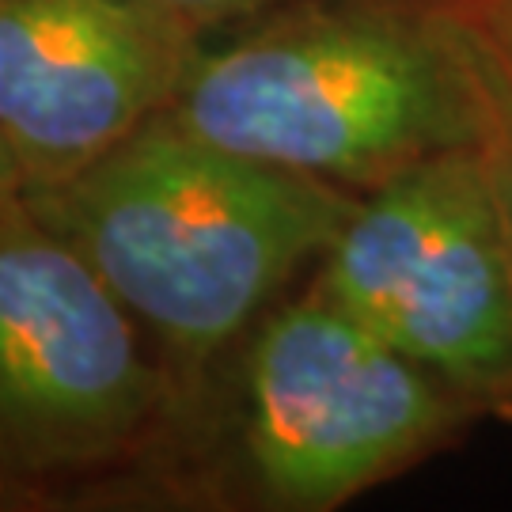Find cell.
<instances>
[{
  "mask_svg": "<svg viewBox=\"0 0 512 512\" xmlns=\"http://www.w3.org/2000/svg\"><path fill=\"white\" fill-rule=\"evenodd\" d=\"M23 198L88 258L198 406L209 368L323 262L361 194L213 145L164 110Z\"/></svg>",
  "mask_w": 512,
  "mask_h": 512,
  "instance_id": "obj_1",
  "label": "cell"
},
{
  "mask_svg": "<svg viewBox=\"0 0 512 512\" xmlns=\"http://www.w3.org/2000/svg\"><path fill=\"white\" fill-rule=\"evenodd\" d=\"M190 133L353 194L475 148L490 84L452 0H293L202 54L171 103Z\"/></svg>",
  "mask_w": 512,
  "mask_h": 512,
  "instance_id": "obj_2",
  "label": "cell"
},
{
  "mask_svg": "<svg viewBox=\"0 0 512 512\" xmlns=\"http://www.w3.org/2000/svg\"><path fill=\"white\" fill-rule=\"evenodd\" d=\"M315 281L478 418L512 425V228L482 145L361 194Z\"/></svg>",
  "mask_w": 512,
  "mask_h": 512,
  "instance_id": "obj_5",
  "label": "cell"
},
{
  "mask_svg": "<svg viewBox=\"0 0 512 512\" xmlns=\"http://www.w3.org/2000/svg\"><path fill=\"white\" fill-rule=\"evenodd\" d=\"M19 198H23V171H19L12 148L4 145V137H0V209H8Z\"/></svg>",
  "mask_w": 512,
  "mask_h": 512,
  "instance_id": "obj_10",
  "label": "cell"
},
{
  "mask_svg": "<svg viewBox=\"0 0 512 512\" xmlns=\"http://www.w3.org/2000/svg\"><path fill=\"white\" fill-rule=\"evenodd\" d=\"M471 35H475V31H471ZM478 54H482L486 84H490V129H486L482 152H486V164H490V175H494L497 198L505 205V217H509V228H512V76L482 50V42H478Z\"/></svg>",
  "mask_w": 512,
  "mask_h": 512,
  "instance_id": "obj_7",
  "label": "cell"
},
{
  "mask_svg": "<svg viewBox=\"0 0 512 512\" xmlns=\"http://www.w3.org/2000/svg\"><path fill=\"white\" fill-rule=\"evenodd\" d=\"M148 4H156L167 16L198 27L202 35H217V31H232L239 23L266 16L274 8H285L293 0H148Z\"/></svg>",
  "mask_w": 512,
  "mask_h": 512,
  "instance_id": "obj_8",
  "label": "cell"
},
{
  "mask_svg": "<svg viewBox=\"0 0 512 512\" xmlns=\"http://www.w3.org/2000/svg\"><path fill=\"white\" fill-rule=\"evenodd\" d=\"M478 414L311 281L243 338L236 482L255 509L334 512L444 452Z\"/></svg>",
  "mask_w": 512,
  "mask_h": 512,
  "instance_id": "obj_4",
  "label": "cell"
},
{
  "mask_svg": "<svg viewBox=\"0 0 512 512\" xmlns=\"http://www.w3.org/2000/svg\"><path fill=\"white\" fill-rule=\"evenodd\" d=\"M88 258L0 209V509H50L167 448L194 410Z\"/></svg>",
  "mask_w": 512,
  "mask_h": 512,
  "instance_id": "obj_3",
  "label": "cell"
},
{
  "mask_svg": "<svg viewBox=\"0 0 512 512\" xmlns=\"http://www.w3.org/2000/svg\"><path fill=\"white\" fill-rule=\"evenodd\" d=\"M482 50L512 76V0H452Z\"/></svg>",
  "mask_w": 512,
  "mask_h": 512,
  "instance_id": "obj_9",
  "label": "cell"
},
{
  "mask_svg": "<svg viewBox=\"0 0 512 512\" xmlns=\"http://www.w3.org/2000/svg\"><path fill=\"white\" fill-rule=\"evenodd\" d=\"M205 38L148 0H0V137L23 194L171 110Z\"/></svg>",
  "mask_w": 512,
  "mask_h": 512,
  "instance_id": "obj_6",
  "label": "cell"
}]
</instances>
